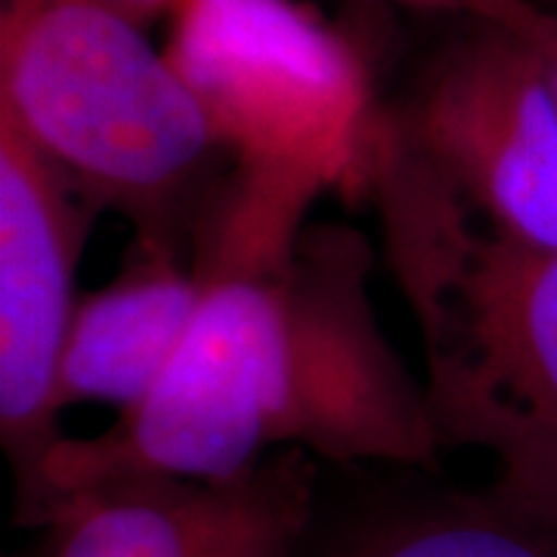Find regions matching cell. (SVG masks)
<instances>
[{"mask_svg": "<svg viewBox=\"0 0 557 557\" xmlns=\"http://www.w3.org/2000/svg\"><path fill=\"white\" fill-rule=\"evenodd\" d=\"M313 196L233 171L193 242L201 300L152 394L90 437H62L16 496L112 478L223 480L282 449L335 465L437 468L443 440L372 304V245L310 226Z\"/></svg>", "mask_w": 557, "mask_h": 557, "instance_id": "cell-1", "label": "cell"}, {"mask_svg": "<svg viewBox=\"0 0 557 557\" xmlns=\"http://www.w3.org/2000/svg\"><path fill=\"white\" fill-rule=\"evenodd\" d=\"M359 199L416 322L443 449L490 456L496 496L557 518V248L493 230L387 119Z\"/></svg>", "mask_w": 557, "mask_h": 557, "instance_id": "cell-2", "label": "cell"}, {"mask_svg": "<svg viewBox=\"0 0 557 557\" xmlns=\"http://www.w3.org/2000/svg\"><path fill=\"white\" fill-rule=\"evenodd\" d=\"M0 115L94 208L189 255L233 177L164 47L112 0H0Z\"/></svg>", "mask_w": 557, "mask_h": 557, "instance_id": "cell-3", "label": "cell"}, {"mask_svg": "<svg viewBox=\"0 0 557 557\" xmlns=\"http://www.w3.org/2000/svg\"><path fill=\"white\" fill-rule=\"evenodd\" d=\"M164 53L233 168L362 196L384 121L354 40L300 0H177Z\"/></svg>", "mask_w": 557, "mask_h": 557, "instance_id": "cell-4", "label": "cell"}, {"mask_svg": "<svg viewBox=\"0 0 557 557\" xmlns=\"http://www.w3.org/2000/svg\"><path fill=\"white\" fill-rule=\"evenodd\" d=\"M384 119L493 230L557 248V102L520 35L471 22Z\"/></svg>", "mask_w": 557, "mask_h": 557, "instance_id": "cell-5", "label": "cell"}, {"mask_svg": "<svg viewBox=\"0 0 557 557\" xmlns=\"http://www.w3.org/2000/svg\"><path fill=\"white\" fill-rule=\"evenodd\" d=\"M90 201L0 115V443L25 493L60 446V366Z\"/></svg>", "mask_w": 557, "mask_h": 557, "instance_id": "cell-6", "label": "cell"}, {"mask_svg": "<svg viewBox=\"0 0 557 557\" xmlns=\"http://www.w3.org/2000/svg\"><path fill=\"white\" fill-rule=\"evenodd\" d=\"M319 461L282 449L223 480L112 478L44 498L40 557H304Z\"/></svg>", "mask_w": 557, "mask_h": 557, "instance_id": "cell-7", "label": "cell"}, {"mask_svg": "<svg viewBox=\"0 0 557 557\" xmlns=\"http://www.w3.org/2000/svg\"><path fill=\"white\" fill-rule=\"evenodd\" d=\"M201 276L180 245L134 236L119 276L84 295L62 350L57 403L131 412L152 394L189 332Z\"/></svg>", "mask_w": 557, "mask_h": 557, "instance_id": "cell-8", "label": "cell"}, {"mask_svg": "<svg viewBox=\"0 0 557 557\" xmlns=\"http://www.w3.org/2000/svg\"><path fill=\"white\" fill-rule=\"evenodd\" d=\"M325 557H557V518L490 486L443 493L362 523Z\"/></svg>", "mask_w": 557, "mask_h": 557, "instance_id": "cell-9", "label": "cell"}, {"mask_svg": "<svg viewBox=\"0 0 557 557\" xmlns=\"http://www.w3.org/2000/svg\"><path fill=\"white\" fill-rule=\"evenodd\" d=\"M391 3L416 13H437V16H458L465 22H486L523 35L542 10V0H375Z\"/></svg>", "mask_w": 557, "mask_h": 557, "instance_id": "cell-10", "label": "cell"}, {"mask_svg": "<svg viewBox=\"0 0 557 557\" xmlns=\"http://www.w3.org/2000/svg\"><path fill=\"white\" fill-rule=\"evenodd\" d=\"M520 38L527 40L530 50L536 53L539 65H542V72H545V81H548V87H552V97H555L557 102V10L542 3L539 16Z\"/></svg>", "mask_w": 557, "mask_h": 557, "instance_id": "cell-11", "label": "cell"}, {"mask_svg": "<svg viewBox=\"0 0 557 557\" xmlns=\"http://www.w3.org/2000/svg\"><path fill=\"white\" fill-rule=\"evenodd\" d=\"M112 3H119L121 10H127L134 20H139L143 25H149V22L161 20V16L168 20L177 0H112Z\"/></svg>", "mask_w": 557, "mask_h": 557, "instance_id": "cell-12", "label": "cell"}]
</instances>
